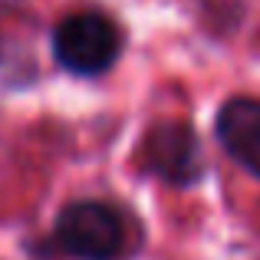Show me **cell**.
<instances>
[{
	"label": "cell",
	"mask_w": 260,
	"mask_h": 260,
	"mask_svg": "<svg viewBox=\"0 0 260 260\" xmlns=\"http://www.w3.org/2000/svg\"><path fill=\"white\" fill-rule=\"evenodd\" d=\"M119 50V26L92 10L73 13L53 30V56L73 76H99V73L112 70Z\"/></svg>",
	"instance_id": "7a4b0ae2"
},
{
	"label": "cell",
	"mask_w": 260,
	"mask_h": 260,
	"mask_svg": "<svg viewBox=\"0 0 260 260\" xmlns=\"http://www.w3.org/2000/svg\"><path fill=\"white\" fill-rule=\"evenodd\" d=\"M214 132L224 152L250 175L260 178V99L241 95V99L224 102V109L217 112Z\"/></svg>",
	"instance_id": "277c9868"
},
{
	"label": "cell",
	"mask_w": 260,
	"mask_h": 260,
	"mask_svg": "<svg viewBox=\"0 0 260 260\" xmlns=\"http://www.w3.org/2000/svg\"><path fill=\"white\" fill-rule=\"evenodd\" d=\"M142 165L168 184H194L204 175V155L194 128L184 122H161L142 142Z\"/></svg>",
	"instance_id": "3957f363"
},
{
	"label": "cell",
	"mask_w": 260,
	"mask_h": 260,
	"mask_svg": "<svg viewBox=\"0 0 260 260\" xmlns=\"http://www.w3.org/2000/svg\"><path fill=\"white\" fill-rule=\"evenodd\" d=\"M53 241L76 260H119L125 250V224L106 201H73L59 211Z\"/></svg>",
	"instance_id": "6da1fadb"
}]
</instances>
